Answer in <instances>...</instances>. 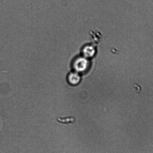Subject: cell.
I'll return each mask as SVG.
<instances>
[{"label":"cell","mask_w":153,"mask_h":153,"mask_svg":"<svg viewBox=\"0 0 153 153\" xmlns=\"http://www.w3.org/2000/svg\"><path fill=\"white\" fill-rule=\"evenodd\" d=\"M96 52V49L93 45H88L83 48L81 53L83 57L89 59L94 57Z\"/></svg>","instance_id":"7a4b0ae2"},{"label":"cell","mask_w":153,"mask_h":153,"mask_svg":"<svg viewBox=\"0 0 153 153\" xmlns=\"http://www.w3.org/2000/svg\"><path fill=\"white\" fill-rule=\"evenodd\" d=\"M57 121L63 124H69L74 122V119L73 118H57Z\"/></svg>","instance_id":"277c9868"},{"label":"cell","mask_w":153,"mask_h":153,"mask_svg":"<svg viewBox=\"0 0 153 153\" xmlns=\"http://www.w3.org/2000/svg\"><path fill=\"white\" fill-rule=\"evenodd\" d=\"M71 66L74 72L83 74L87 72L89 69L90 63L89 59L82 56L74 58L71 62Z\"/></svg>","instance_id":"6da1fadb"},{"label":"cell","mask_w":153,"mask_h":153,"mask_svg":"<svg viewBox=\"0 0 153 153\" xmlns=\"http://www.w3.org/2000/svg\"><path fill=\"white\" fill-rule=\"evenodd\" d=\"M67 79L69 84L72 85H76L79 84L81 78L79 74L73 71L68 74Z\"/></svg>","instance_id":"3957f363"}]
</instances>
